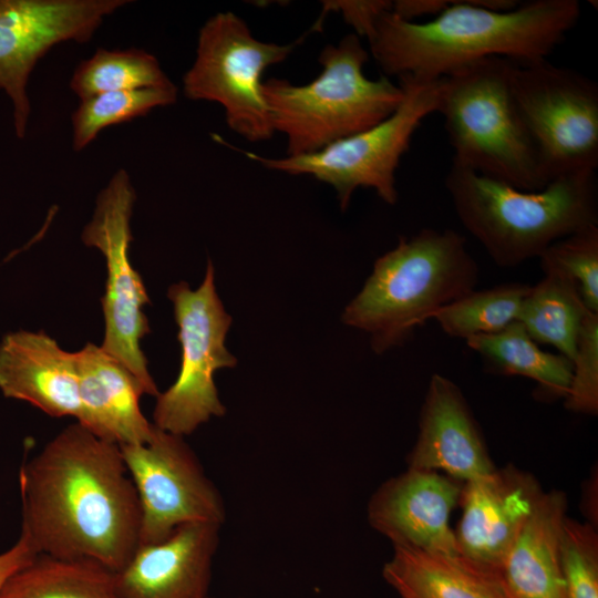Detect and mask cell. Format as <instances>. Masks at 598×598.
<instances>
[{
	"mask_svg": "<svg viewBox=\"0 0 598 598\" xmlns=\"http://www.w3.org/2000/svg\"><path fill=\"white\" fill-rule=\"evenodd\" d=\"M19 488L21 533L39 554L116 573L140 545V501L118 444L78 422L21 466Z\"/></svg>",
	"mask_w": 598,
	"mask_h": 598,
	"instance_id": "cell-1",
	"label": "cell"
},
{
	"mask_svg": "<svg viewBox=\"0 0 598 598\" xmlns=\"http://www.w3.org/2000/svg\"><path fill=\"white\" fill-rule=\"evenodd\" d=\"M579 17L577 0L450 1L426 22L406 21L388 11L368 41L385 76L434 81L493 56L544 60Z\"/></svg>",
	"mask_w": 598,
	"mask_h": 598,
	"instance_id": "cell-2",
	"label": "cell"
},
{
	"mask_svg": "<svg viewBox=\"0 0 598 598\" xmlns=\"http://www.w3.org/2000/svg\"><path fill=\"white\" fill-rule=\"evenodd\" d=\"M444 184L460 221L499 267L538 258L553 243L598 225L596 172L523 190L452 159Z\"/></svg>",
	"mask_w": 598,
	"mask_h": 598,
	"instance_id": "cell-3",
	"label": "cell"
},
{
	"mask_svg": "<svg viewBox=\"0 0 598 598\" xmlns=\"http://www.w3.org/2000/svg\"><path fill=\"white\" fill-rule=\"evenodd\" d=\"M480 268L453 229L423 228L374 262L342 313L344 324L370 336L382 354L402 346L444 306L476 289Z\"/></svg>",
	"mask_w": 598,
	"mask_h": 598,
	"instance_id": "cell-4",
	"label": "cell"
},
{
	"mask_svg": "<svg viewBox=\"0 0 598 598\" xmlns=\"http://www.w3.org/2000/svg\"><path fill=\"white\" fill-rule=\"evenodd\" d=\"M369 53L360 38L348 34L319 55L320 74L296 85L283 79L262 82V95L275 133L287 140V156L318 152L390 116L401 104L400 84L382 75L365 76Z\"/></svg>",
	"mask_w": 598,
	"mask_h": 598,
	"instance_id": "cell-5",
	"label": "cell"
},
{
	"mask_svg": "<svg viewBox=\"0 0 598 598\" xmlns=\"http://www.w3.org/2000/svg\"><path fill=\"white\" fill-rule=\"evenodd\" d=\"M514 61L493 56L442 78L437 111L453 161L523 190L548 183L512 92Z\"/></svg>",
	"mask_w": 598,
	"mask_h": 598,
	"instance_id": "cell-6",
	"label": "cell"
},
{
	"mask_svg": "<svg viewBox=\"0 0 598 598\" xmlns=\"http://www.w3.org/2000/svg\"><path fill=\"white\" fill-rule=\"evenodd\" d=\"M404 96L385 120L364 131L303 155L268 158L243 152L266 168L290 175H310L334 188L346 210L357 188H373L386 204L398 200L395 171L423 118L437 111L442 78L423 81L398 78Z\"/></svg>",
	"mask_w": 598,
	"mask_h": 598,
	"instance_id": "cell-7",
	"label": "cell"
},
{
	"mask_svg": "<svg viewBox=\"0 0 598 598\" xmlns=\"http://www.w3.org/2000/svg\"><path fill=\"white\" fill-rule=\"evenodd\" d=\"M299 40L288 44L260 41L237 14L218 12L198 32L195 60L183 76V92L193 101L220 104L229 128L247 141L269 140L275 131L261 76L269 66L286 60Z\"/></svg>",
	"mask_w": 598,
	"mask_h": 598,
	"instance_id": "cell-8",
	"label": "cell"
},
{
	"mask_svg": "<svg viewBox=\"0 0 598 598\" xmlns=\"http://www.w3.org/2000/svg\"><path fill=\"white\" fill-rule=\"evenodd\" d=\"M511 82L547 183L567 174L596 172L598 85L547 59L514 61Z\"/></svg>",
	"mask_w": 598,
	"mask_h": 598,
	"instance_id": "cell-9",
	"label": "cell"
},
{
	"mask_svg": "<svg viewBox=\"0 0 598 598\" xmlns=\"http://www.w3.org/2000/svg\"><path fill=\"white\" fill-rule=\"evenodd\" d=\"M214 280V266L208 261L204 280L196 290L181 281L167 291L178 326L182 362L175 383L156 396L153 424L179 436L192 434L213 416L225 414L214 373L237 364L225 347L231 317L217 295Z\"/></svg>",
	"mask_w": 598,
	"mask_h": 598,
	"instance_id": "cell-10",
	"label": "cell"
},
{
	"mask_svg": "<svg viewBox=\"0 0 598 598\" xmlns=\"http://www.w3.org/2000/svg\"><path fill=\"white\" fill-rule=\"evenodd\" d=\"M135 200L130 174L123 168L117 169L99 193L93 216L84 226L81 238L85 246L99 249L106 261L107 279L101 299L105 334L101 348L135 377L144 394L156 398L159 391L140 346L141 339L150 333L147 318L142 311L150 299L128 255Z\"/></svg>",
	"mask_w": 598,
	"mask_h": 598,
	"instance_id": "cell-11",
	"label": "cell"
},
{
	"mask_svg": "<svg viewBox=\"0 0 598 598\" xmlns=\"http://www.w3.org/2000/svg\"><path fill=\"white\" fill-rule=\"evenodd\" d=\"M118 446L140 501V545L189 523L223 525V497L184 436L155 426L147 442Z\"/></svg>",
	"mask_w": 598,
	"mask_h": 598,
	"instance_id": "cell-12",
	"label": "cell"
},
{
	"mask_svg": "<svg viewBox=\"0 0 598 598\" xmlns=\"http://www.w3.org/2000/svg\"><path fill=\"white\" fill-rule=\"evenodd\" d=\"M130 0H0V91L9 99L16 136L31 116L30 76L55 45L85 43Z\"/></svg>",
	"mask_w": 598,
	"mask_h": 598,
	"instance_id": "cell-13",
	"label": "cell"
},
{
	"mask_svg": "<svg viewBox=\"0 0 598 598\" xmlns=\"http://www.w3.org/2000/svg\"><path fill=\"white\" fill-rule=\"evenodd\" d=\"M462 488L447 475L409 467L373 493L368 504L369 524L393 546L457 556L448 520Z\"/></svg>",
	"mask_w": 598,
	"mask_h": 598,
	"instance_id": "cell-14",
	"label": "cell"
},
{
	"mask_svg": "<svg viewBox=\"0 0 598 598\" xmlns=\"http://www.w3.org/2000/svg\"><path fill=\"white\" fill-rule=\"evenodd\" d=\"M544 492L513 466L463 484V513L454 530L460 556L496 575Z\"/></svg>",
	"mask_w": 598,
	"mask_h": 598,
	"instance_id": "cell-15",
	"label": "cell"
},
{
	"mask_svg": "<svg viewBox=\"0 0 598 598\" xmlns=\"http://www.w3.org/2000/svg\"><path fill=\"white\" fill-rule=\"evenodd\" d=\"M221 525L189 523L166 539L138 545L114 573L117 598H207Z\"/></svg>",
	"mask_w": 598,
	"mask_h": 598,
	"instance_id": "cell-16",
	"label": "cell"
},
{
	"mask_svg": "<svg viewBox=\"0 0 598 598\" xmlns=\"http://www.w3.org/2000/svg\"><path fill=\"white\" fill-rule=\"evenodd\" d=\"M408 462L410 468L443 471L464 483L495 470L461 389L442 374L430 379Z\"/></svg>",
	"mask_w": 598,
	"mask_h": 598,
	"instance_id": "cell-17",
	"label": "cell"
},
{
	"mask_svg": "<svg viewBox=\"0 0 598 598\" xmlns=\"http://www.w3.org/2000/svg\"><path fill=\"white\" fill-rule=\"evenodd\" d=\"M0 391L50 416L81 415L73 353L43 331L20 330L0 342Z\"/></svg>",
	"mask_w": 598,
	"mask_h": 598,
	"instance_id": "cell-18",
	"label": "cell"
},
{
	"mask_svg": "<svg viewBox=\"0 0 598 598\" xmlns=\"http://www.w3.org/2000/svg\"><path fill=\"white\" fill-rule=\"evenodd\" d=\"M78 375L81 415L90 432L118 445L147 442L155 425L144 416V394L135 377L101 347L87 343L73 353Z\"/></svg>",
	"mask_w": 598,
	"mask_h": 598,
	"instance_id": "cell-19",
	"label": "cell"
},
{
	"mask_svg": "<svg viewBox=\"0 0 598 598\" xmlns=\"http://www.w3.org/2000/svg\"><path fill=\"white\" fill-rule=\"evenodd\" d=\"M564 493H543L499 569L508 598H564L560 536Z\"/></svg>",
	"mask_w": 598,
	"mask_h": 598,
	"instance_id": "cell-20",
	"label": "cell"
},
{
	"mask_svg": "<svg viewBox=\"0 0 598 598\" xmlns=\"http://www.w3.org/2000/svg\"><path fill=\"white\" fill-rule=\"evenodd\" d=\"M382 576L400 598H508L498 575L460 555L393 546Z\"/></svg>",
	"mask_w": 598,
	"mask_h": 598,
	"instance_id": "cell-21",
	"label": "cell"
},
{
	"mask_svg": "<svg viewBox=\"0 0 598 598\" xmlns=\"http://www.w3.org/2000/svg\"><path fill=\"white\" fill-rule=\"evenodd\" d=\"M465 341L481 357L487 370L534 380L538 394L547 399H565L567 395L573 361L560 353L542 350L519 321L496 333L478 334Z\"/></svg>",
	"mask_w": 598,
	"mask_h": 598,
	"instance_id": "cell-22",
	"label": "cell"
},
{
	"mask_svg": "<svg viewBox=\"0 0 598 598\" xmlns=\"http://www.w3.org/2000/svg\"><path fill=\"white\" fill-rule=\"evenodd\" d=\"M589 312L576 282L549 270L530 286L517 321L535 342L551 346L573 361L581 324Z\"/></svg>",
	"mask_w": 598,
	"mask_h": 598,
	"instance_id": "cell-23",
	"label": "cell"
},
{
	"mask_svg": "<svg viewBox=\"0 0 598 598\" xmlns=\"http://www.w3.org/2000/svg\"><path fill=\"white\" fill-rule=\"evenodd\" d=\"M0 598H117L114 573L87 559L37 555L0 588Z\"/></svg>",
	"mask_w": 598,
	"mask_h": 598,
	"instance_id": "cell-24",
	"label": "cell"
},
{
	"mask_svg": "<svg viewBox=\"0 0 598 598\" xmlns=\"http://www.w3.org/2000/svg\"><path fill=\"white\" fill-rule=\"evenodd\" d=\"M173 84L156 56L137 48H99L78 64L70 80V89L80 100L105 92Z\"/></svg>",
	"mask_w": 598,
	"mask_h": 598,
	"instance_id": "cell-25",
	"label": "cell"
},
{
	"mask_svg": "<svg viewBox=\"0 0 598 598\" xmlns=\"http://www.w3.org/2000/svg\"><path fill=\"white\" fill-rule=\"evenodd\" d=\"M530 286L507 282L483 290H472L441 308L433 317L440 328L452 338L464 340L496 333L518 320Z\"/></svg>",
	"mask_w": 598,
	"mask_h": 598,
	"instance_id": "cell-26",
	"label": "cell"
},
{
	"mask_svg": "<svg viewBox=\"0 0 598 598\" xmlns=\"http://www.w3.org/2000/svg\"><path fill=\"white\" fill-rule=\"evenodd\" d=\"M175 84L95 94L81 100L71 116L72 147L86 148L109 126L145 116L156 107L172 105L177 100Z\"/></svg>",
	"mask_w": 598,
	"mask_h": 598,
	"instance_id": "cell-27",
	"label": "cell"
},
{
	"mask_svg": "<svg viewBox=\"0 0 598 598\" xmlns=\"http://www.w3.org/2000/svg\"><path fill=\"white\" fill-rule=\"evenodd\" d=\"M538 259L543 271L574 280L587 309L598 313V225L553 243Z\"/></svg>",
	"mask_w": 598,
	"mask_h": 598,
	"instance_id": "cell-28",
	"label": "cell"
},
{
	"mask_svg": "<svg viewBox=\"0 0 598 598\" xmlns=\"http://www.w3.org/2000/svg\"><path fill=\"white\" fill-rule=\"evenodd\" d=\"M560 563L564 598H598V537L592 525L565 517Z\"/></svg>",
	"mask_w": 598,
	"mask_h": 598,
	"instance_id": "cell-29",
	"label": "cell"
},
{
	"mask_svg": "<svg viewBox=\"0 0 598 598\" xmlns=\"http://www.w3.org/2000/svg\"><path fill=\"white\" fill-rule=\"evenodd\" d=\"M565 408L569 411L596 415L598 412V313L585 318L573 359L571 380Z\"/></svg>",
	"mask_w": 598,
	"mask_h": 598,
	"instance_id": "cell-30",
	"label": "cell"
},
{
	"mask_svg": "<svg viewBox=\"0 0 598 598\" xmlns=\"http://www.w3.org/2000/svg\"><path fill=\"white\" fill-rule=\"evenodd\" d=\"M392 1L386 0H339L324 1L322 18L326 12H339L343 20L350 24L359 38L367 40L373 33L378 19L385 12L391 11Z\"/></svg>",
	"mask_w": 598,
	"mask_h": 598,
	"instance_id": "cell-31",
	"label": "cell"
},
{
	"mask_svg": "<svg viewBox=\"0 0 598 598\" xmlns=\"http://www.w3.org/2000/svg\"><path fill=\"white\" fill-rule=\"evenodd\" d=\"M39 551L30 539L22 533L16 544L0 554V588L18 569L30 563Z\"/></svg>",
	"mask_w": 598,
	"mask_h": 598,
	"instance_id": "cell-32",
	"label": "cell"
},
{
	"mask_svg": "<svg viewBox=\"0 0 598 598\" xmlns=\"http://www.w3.org/2000/svg\"><path fill=\"white\" fill-rule=\"evenodd\" d=\"M450 1L445 0H396L392 1L391 12L399 18L413 21L414 18L425 14L437 16Z\"/></svg>",
	"mask_w": 598,
	"mask_h": 598,
	"instance_id": "cell-33",
	"label": "cell"
},
{
	"mask_svg": "<svg viewBox=\"0 0 598 598\" xmlns=\"http://www.w3.org/2000/svg\"><path fill=\"white\" fill-rule=\"evenodd\" d=\"M207 598H214V597H212V596H208Z\"/></svg>",
	"mask_w": 598,
	"mask_h": 598,
	"instance_id": "cell-34",
	"label": "cell"
},
{
	"mask_svg": "<svg viewBox=\"0 0 598 598\" xmlns=\"http://www.w3.org/2000/svg\"><path fill=\"white\" fill-rule=\"evenodd\" d=\"M240 598H246V597H240Z\"/></svg>",
	"mask_w": 598,
	"mask_h": 598,
	"instance_id": "cell-35",
	"label": "cell"
}]
</instances>
